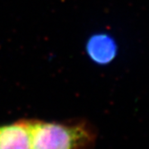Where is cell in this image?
Segmentation results:
<instances>
[{"label": "cell", "instance_id": "cell-1", "mask_svg": "<svg viewBox=\"0 0 149 149\" xmlns=\"http://www.w3.org/2000/svg\"><path fill=\"white\" fill-rule=\"evenodd\" d=\"M27 120L33 149H89L94 144V130L86 121Z\"/></svg>", "mask_w": 149, "mask_h": 149}, {"label": "cell", "instance_id": "cell-2", "mask_svg": "<svg viewBox=\"0 0 149 149\" xmlns=\"http://www.w3.org/2000/svg\"><path fill=\"white\" fill-rule=\"evenodd\" d=\"M88 58L97 66H108L119 56V42L111 33L105 31L91 34L84 44Z\"/></svg>", "mask_w": 149, "mask_h": 149}, {"label": "cell", "instance_id": "cell-3", "mask_svg": "<svg viewBox=\"0 0 149 149\" xmlns=\"http://www.w3.org/2000/svg\"><path fill=\"white\" fill-rule=\"evenodd\" d=\"M0 149H33L27 119L0 125Z\"/></svg>", "mask_w": 149, "mask_h": 149}]
</instances>
